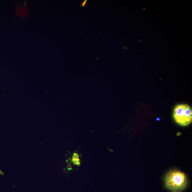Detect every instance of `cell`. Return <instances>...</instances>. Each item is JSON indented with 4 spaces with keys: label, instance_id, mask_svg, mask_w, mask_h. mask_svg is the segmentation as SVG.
<instances>
[{
    "label": "cell",
    "instance_id": "obj_1",
    "mask_svg": "<svg viewBox=\"0 0 192 192\" xmlns=\"http://www.w3.org/2000/svg\"><path fill=\"white\" fill-rule=\"evenodd\" d=\"M164 184L171 192H183L187 189L189 184L187 175L183 171L172 169L167 172L164 178Z\"/></svg>",
    "mask_w": 192,
    "mask_h": 192
},
{
    "label": "cell",
    "instance_id": "obj_2",
    "mask_svg": "<svg viewBox=\"0 0 192 192\" xmlns=\"http://www.w3.org/2000/svg\"><path fill=\"white\" fill-rule=\"evenodd\" d=\"M173 117L177 124L182 126H189L192 122V109L186 104L176 105L173 110Z\"/></svg>",
    "mask_w": 192,
    "mask_h": 192
},
{
    "label": "cell",
    "instance_id": "obj_3",
    "mask_svg": "<svg viewBox=\"0 0 192 192\" xmlns=\"http://www.w3.org/2000/svg\"><path fill=\"white\" fill-rule=\"evenodd\" d=\"M87 0H85V1H84L82 2L81 3H80V6H81V7H83V8H84V7H85L86 6V3H87Z\"/></svg>",
    "mask_w": 192,
    "mask_h": 192
}]
</instances>
